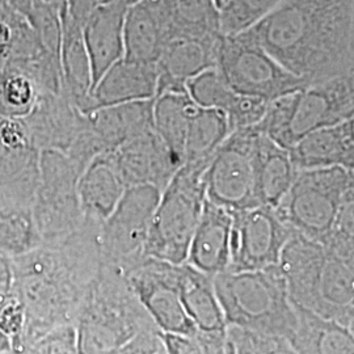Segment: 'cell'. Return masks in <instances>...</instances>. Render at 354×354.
<instances>
[{"label":"cell","instance_id":"obj_1","mask_svg":"<svg viewBox=\"0 0 354 354\" xmlns=\"http://www.w3.org/2000/svg\"><path fill=\"white\" fill-rule=\"evenodd\" d=\"M11 263L13 292L26 315L17 349L21 351L54 329L74 326L82 302L102 269L100 226L84 221L64 241L41 244L11 257Z\"/></svg>","mask_w":354,"mask_h":354},{"label":"cell","instance_id":"obj_2","mask_svg":"<svg viewBox=\"0 0 354 354\" xmlns=\"http://www.w3.org/2000/svg\"><path fill=\"white\" fill-rule=\"evenodd\" d=\"M243 33L307 87L354 74V0H283Z\"/></svg>","mask_w":354,"mask_h":354},{"label":"cell","instance_id":"obj_3","mask_svg":"<svg viewBox=\"0 0 354 354\" xmlns=\"http://www.w3.org/2000/svg\"><path fill=\"white\" fill-rule=\"evenodd\" d=\"M279 269L291 304L354 330V256L292 234Z\"/></svg>","mask_w":354,"mask_h":354},{"label":"cell","instance_id":"obj_4","mask_svg":"<svg viewBox=\"0 0 354 354\" xmlns=\"http://www.w3.org/2000/svg\"><path fill=\"white\" fill-rule=\"evenodd\" d=\"M74 328L79 354H111L143 332L158 330L125 276L102 264Z\"/></svg>","mask_w":354,"mask_h":354},{"label":"cell","instance_id":"obj_5","mask_svg":"<svg viewBox=\"0 0 354 354\" xmlns=\"http://www.w3.org/2000/svg\"><path fill=\"white\" fill-rule=\"evenodd\" d=\"M213 283L227 327L290 340L297 313L279 266L226 270L213 277Z\"/></svg>","mask_w":354,"mask_h":354},{"label":"cell","instance_id":"obj_6","mask_svg":"<svg viewBox=\"0 0 354 354\" xmlns=\"http://www.w3.org/2000/svg\"><path fill=\"white\" fill-rule=\"evenodd\" d=\"M354 203V172L340 167L298 171L274 212L292 234L326 244Z\"/></svg>","mask_w":354,"mask_h":354},{"label":"cell","instance_id":"obj_7","mask_svg":"<svg viewBox=\"0 0 354 354\" xmlns=\"http://www.w3.org/2000/svg\"><path fill=\"white\" fill-rule=\"evenodd\" d=\"M206 168L207 165H181L160 193L146 244L147 257L174 266L187 261L206 200Z\"/></svg>","mask_w":354,"mask_h":354},{"label":"cell","instance_id":"obj_8","mask_svg":"<svg viewBox=\"0 0 354 354\" xmlns=\"http://www.w3.org/2000/svg\"><path fill=\"white\" fill-rule=\"evenodd\" d=\"M82 171L64 152H39L33 221L41 244H57L83 226L77 183Z\"/></svg>","mask_w":354,"mask_h":354},{"label":"cell","instance_id":"obj_9","mask_svg":"<svg viewBox=\"0 0 354 354\" xmlns=\"http://www.w3.org/2000/svg\"><path fill=\"white\" fill-rule=\"evenodd\" d=\"M216 67L234 91L268 102L307 87L243 32L221 37Z\"/></svg>","mask_w":354,"mask_h":354},{"label":"cell","instance_id":"obj_10","mask_svg":"<svg viewBox=\"0 0 354 354\" xmlns=\"http://www.w3.org/2000/svg\"><path fill=\"white\" fill-rule=\"evenodd\" d=\"M160 192L142 185L127 188L112 215L100 227L102 264L125 276L146 256L152 215Z\"/></svg>","mask_w":354,"mask_h":354},{"label":"cell","instance_id":"obj_11","mask_svg":"<svg viewBox=\"0 0 354 354\" xmlns=\"http://www.w3.org/2000/svg\"><path fill=\"white\" fill-rule=\"evenodd\" d=\"M254 127L232 131L205 171L206 200L231 213L260 206L256 194Z\"/></svg>","mask_w":354,"mask_h":354},{"label":"cell","instance_id":"obj_12","mask_svg":"<svg viewBox=\"0 0 354 354\" xmlns=\"http://www.w3.org/2000/svg\"><path fill=\"white\" fill-rule=\"evenodd\" d=\"M291 236L292 231L272 207L260 205L232 213L228 270L279 266L281 253Z\"/></svg>","mask_w":354,"mask_h":354},{"label":"cell","instance_id":"obj_13","mask_svg":"<svg viewBox=\"0 0 354 354\" xmlns=\"http://www.w3.org/2000/svg\"><path fill=\"white\" fill-rule=\"evenodd\" d=\"M131 289L160 333L197 332L180 298V266L146 257L125 274Z\"/></svg>","mask_w":354,"mask_h":354},{"label":"cell","instance_id":"obj_14","mask_svg":"<svg viewBox=\"0 0 354 354\" xmlns=\"http://www.w3.org/2000/svg\"><path fill=\"white\" fill-rule=\"evenodd\" d=\"M353 118L354 74L311 84L294 95L289 122L291 147L315 130Z\"/></svg>","mask_w":354,"mask_h":354},{"label":"cell","instance_id":"obj_15","mask_svg":"<svg viewBox=\"0 0 354 354\" xmlns=\"http://www.w3.org/2000/svg\"><path fill=\"white\" fill-rule=\"evenodd\" d=\"M105 155L127 189L150 185L162 193L180 168L153 127Z\"/></svg>","mask_w":354,"mask_h":354},{"label":"cell","instance_id":"obj_16","mask_svg":"<svg viewBox=\"0 0 354 354\" xmlns=\"http://www.w3.org/2000/svg\"><path fill=\"white\" fill-rule=\"evenodd\" d=\"M21 122L35 150L66 153L87 127L88 117L62 93H50L39 96L33 111Z\"/></svg>","mask_w":354,"mask_h":354},{"label":"cell","instance_id":"obj_17","mask_svg":"<svg viewBox=\"0 0 354 354\" xmlns=\"http://www.w3.org/2000/svg\"><path fill=\"white\" fill-rule=\"evenodd\" d=\"M187 93L197 106L215 109L225 114L231 133L257 125L269 104L234 91L218 67L207 68L190 79L187 84Z\"/></svg>","mask_w":354,"mask_h":354},{"label":"cell","instance_id":"obj_18","mask_svg":"<svg viewBox=\"0 0 354 354\" xmlns=\"http://www.w3.org/2000/svg\"><path fill=\"white\" fill-rule=\"evenodd\" d=\"M127 7L129 3L122 0L102 3L89 13L83 24V39L88 54L92 89L102 75L125 55L124 26Z\"/></svg>","mask_w":354,"mask_h":354},{"label":"cell","instance_id":"obj_19","mask_svg":"<svg viewBox=\"0 0 354 354\" xmlns=\"http://www.w3.org/2000/svg\"><path fill=\"white\" fill-rule=\"evenodd\" d=\"M219 39L216 42L190 37L169 39L156 62V97L165 93H187V84L190 79L207 68L216 67Z\"/></svg>","mask_w":354,"mask_h":354},{"label":"cell","instance_id":"obj_20","mask_svg":"<svg viewBox=\"0 0 354 354\" xmlns=\"http://www.w3.org/2000/svg\"><path fill=\"white\" fill-rule=\"evenodd\" d=\"M231 225V212L205 200L185 263L212 279L228 270Z\"/></svg>","mask_w":354,"mask_h":354},{"label":"cell","instance_id":"obj_21","mask_svg":"<svg viewBox=\"0 0 354 354\" xmlns=\"http://www.w3.org/2000/svg\"><path fill=\"white\" fill-rule=\"evenodd\" d=\"M289 153L297 171L340 167L354 172V118L304 136Z\"/></svg>","mask_w":354,"mask_h":354},{"label":"cell","instance_id":"obj_22","mask_svg":"<svg viewBox=\"0 0 354 354\" xmlns=\"http://www.w3.org/2000/svg\"><path fill=\"white\" fill-rule=\"evenodd\" d=\"M39 183V152L33 147L0 151V212L33 214Z\"/></svg>","mask_w":354,"mask_h":354},{"label":"cell","instance_id":"obj_23","mask_svg":"<svg viewBox=\"0 0 354 354\" xmlns=\"http://www.w3.org/2000/svg\"><path fill=\"white\" fill-rule=\"evenodd\" d=\"M156 92V64H142L122 58L102 75L92 89L91 97L93 111H96L127 102L153 100Z\"/></svg>","mask_w":354,"mask_h":354},{"label":"cell","instance_id":"obj_24","mask_svg":"<svg viewBox=\"0 0 354 354\" xmlns=\"http://www.w3.org/2000/svg\"><path fill=\"white\" fill-rule=\"evenodd\" d=\"M253 162L257 201L276 209L298 174L290 153L256 129Z\"/></svg>","mask_w":354,"mask_h":354},{"label":"cell","instance_id":"obj_25","mask_svg":"<svg viewBox=\"0 0 354 354\" xmlns=\"http://www.w3.org/2000/svg\"><path fill=\"white\" fill-rule=\"evenodd\" d=\"M125 185L106 155L97 156L84 169L77 183V194L84 221L102 227L121 201Z\"/></svg>","mask_w":354,"mask_h":354},{"label":"cell","instance_id":"obj_26","mask_svg":"<svg viewBox=\"0 0 354 354\" xmlns=\"http://www.w3.org/2000/svg\"><path fill=\"white\" fill-rule=\"evenodd\" d=\"M153 100L99 108L87 114L89 125L106 152L151 130Z\"/></svg>","mask_w":354,"mask_h":354},{"label":"cell","instance_id":"obj_27","mask_svg":"<svg viewBox=\"0 0 354 354\" xmlns=\"http://www.w3.org/2000/svg\"><path fill=\"white\" fill-rule=\"evenodd\" d=\"M180 298L187 315L197 330L218 332L227 329L215 294L213 279L187 263L180 266Z\"/></svg>","mask_w":354,"mask_h":354},{"label":"cell","instance_id":"obj_28","mask_svg":"<svg viewBox=\"0 0 354 354\" xmlns=\"http://www.w3.org/2000/svg\"><path fill=\"white\" fill-rule=\"evenodd\" d=\"M295 307L297 327L290 342L298 354H354V330Z\"/></svg>","mask_w":354,"mask_h":354},{"label":"cell","instance_id":"obj_29","mask_svg":"<svg viewBox=\"0 0 354 354\" xmlns=\"http://www.w3.org/2000/svg\"><path fill=\"white\" fill-rule=\"evenodd\" d=\"M169 39L165 24L140 0L129 4L124 26L125 59L156 64Z\"/></svg>","mask_w":354,"mask_h":354},{"label":"cell","instance_id":"obj_30","mask_svg":"<svg viewBox=\"0 0 354 354\" xmlns=\"http://www.w3.org/2000/svg\"><path fill=\"white\" fill-rule=\"evenodd\" d=\"M196 108L197 105L192 102L188 93H165L153 102V130L165 142L178 167L183 165L187 131Z\"/></svg>","mask_w":354,"mask_h":354},{"label":"cell","instance_id":"obj_31","mask_svg":"<svg viewBox=\"0 0 354 354\" xmlns=\"http://www.w3.org/2000/svg\"><path fill=\"white\" fill-rule=\"evenodd\" d=\"M230 134L231 129L225 114L197 106L190 117L181 165H209L214 152Z\"/></svg>","mask_w":354,"mask_h":354},{"label":"cell","instance_id":"obj_32","mask_svg":"<svg viewBox=\"0 0 354 354\" xmlns=\"http://www.w3.org/2000/svg\"><path fill=\"white\" fill-rule=\"evenodd\" d=\"M216 42L222 37L215 0H175L174 37Z\"/></svg>","mask_w":354,"mask_h":354},{"label":"cell","instance_id":"obj_33","mask_svg":"<svg viewBox=\"0 0 354 354\" xmlns=\"http://www.w3.org/2000/svg\"><path fill=\"white\" fill-rule=\"evenodd\" d=\"M38 97L37 89L26 76L10 67H0V118H26Z\"/></svg>","mask_w":354,"mask_h":354},{"label":"cell","instance_id":"obj_34","mask_svg":"<svg viewBox=\"0 0 354 354\" xmlns=\"http://www.w3.org/2000/svg\"><path fill=\"white\" fill-rule=\"evenodd\" d=\"M283 0H228L219 11L222 36H234L256 26Z\"/></svg>","mask_w":354,"mask_h":354},{"label":"cell","instance_id":"obj_35","mask_svg":"<svg viewBox=\"0 0 354 354\" xmlns=\"http://www.w3.org/2000/svg\"><path fill=\"white\" fill-rule=\"evenodd\" d=\"M227 329L235 354H298L286 337L231 327Z\"/></svg>","mask_w":354,"mask_h":354},{"label":"cell","instance_id":"obj_36","mask_svg":"<svg viewBox=\"0 0 354 354\" xmlns=\"http://www.w3.org/2000/svg\"><path fill=\"white\" fill-rule=\"evenodd\" d=\"M24 323V307L13 292L12 297L0 306V330L11 340L12 351L20 346Z\"/></svg>","mask_w":354,"mask_h":354},{"label":"cell","instance_id":"obj_37","mask_svg":"<svg viewBox=\"0 0 354 354\" xmlns=\"http://www.w3.org/2000/svg\"><path fill=\"white\" fill-rule=\"evenodd\" d=\"M205 354H235L232 342L228 336V329L218 332H196Z\"/></svg>","mask_w":354,"mask_h":354},{"label":"cell","instance_id":"obj_38","mask_svg":"<svg viewBox=\"0 0 354 354\" xmlns=\"http://www.w3.org/2000/svg\"><path fill=\"white\" fill-rule=\"evenodd\" d=\"M162 348V339L159 330L143 332L127 342L122 348L111 354H156Z\"/></svg>","mask_w":354,"mask_h":354},{"label":"cell","instance_id":"obj_39","mask_svg":"<svg viewBox=\"0 0 354 354\" xmlns=\"http://www.w3.org/2000/svg\"><path fill=\"white\" fill-rule=\"evenodd\" d=\"M165 354H205L196 333L192 336L160 333Z\"/></svg>","mask_w":354,"mask_h":354},{"label":"cell","instance_id":"obj_40","mask_svg":"<svg viewBox=\"0 0 354 354\" xmlns=\"http://www.w3.org/2000/svg\"><path fill=\"white\" fill-rule=\"evenodd\" d=\"M13 281L11 257L0 252V306L12 297Z\"/></svg>","mask_w":354,"mask_h":354},{"label":"cell","instance_id":"obj_41","mask_svg":"<svg viewBox=\"0 0 354 354\" xmlns=\"http://www.w3.org/2000/svg\"><path fill=\"white\" fill-rule=\"evenodd\" d=\"M4 6L15 12L20 13L32 23L33 17V0H0Z\"/></svg>","mask_w":354,"mask_h":354},{"label":"cell","instance_id":"obj_42","mask_svg":"<svg viewBox=\"0 0 354 354\" xmlns=\"http://www.w3.org/2000/svg\"><path fill=\"white\" fill-rule=\"evenodd\" d=\"M12 352L11 340L0 330V354H8Z\"/></svg>","mask_w":354,"mask_h":354},{"label":"cell","instance_id":"obj_43","mask_svg":"<svg viewBox=\"0 0 354 354\" xmlns=\"http://www.w3.org/2000/svg\"><path fill=\"white\" fill-rule=\"evenodd\" d=\"M228 0H215V4H216V7H218V10L221 11L222 10V7L227 3Z\"/></svg>","mask_w":354,"mask_h":354},{"label":"cell","instance_id":"obj_44","mask_svg":"<svg viewBox=\"0 0 354 354\" xmlns=\"http://www.w3.org/2000/svg\"><path fill=\"white\" fill-rule=\"evenodd\" d=\"M156 354H165V348H163V344H162V348L156 352Z\"/></svg>","mask_w":354,"mask_h":354},{"label":"cell","instance_id":"obj_45","mask_svg":"<svg viewBox=\"0 0 354 354\" xmlns=\"http://www.w3.org/2000/svg\"><path fill=\"white\" fill-rule=\"evenodd\" d=\"M122 1H127L129 4H131V3H133V1H136V0H122Z\"/></svg>","mask_w":354,"mask_h":354}]
</instances>
